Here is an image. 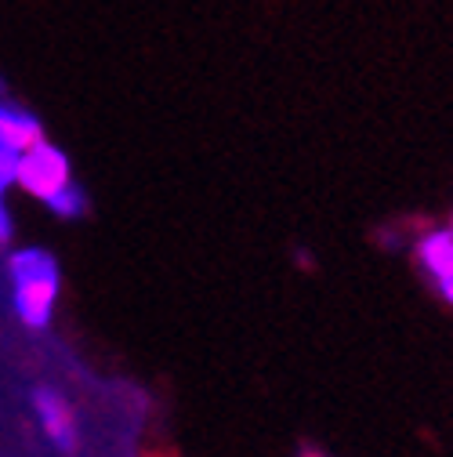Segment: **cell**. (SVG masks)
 <instances>
[{"instance_id": "cell-1", "label": "cell", "mask_w": 453, "mask_h": 457, "mask_svg": "<svg viewBox=\"0 0 453 457\" xmlns=\"http://www.w3.org/2000/svg\"><path fill=\"white\" fill-rule=\"evenodd\" d=\"M8 276H12L15 316L29 330H44L54 320V305H59V291H62L59 258H54L51 251H44V247L12 251Z\"/></svg>"}, {"instance_id": "cell-2", "label": "cell", "mask_w": 453, "mask_h": 457, "mask_svg": "<svg viewBox=\"0 0 453 457\" xmlns=\"http://www.w3.org/2000/svg\"><path fill=\"white\" fill-rule=\"evenodd\" d=\"M73 179V170H70V156L47 142V138H37L33 145H26L19 153V189L37 196V200H47L59 186H66Z\"/></svg>"}, {"instance_id": "cell-3", "label": "cell", "mask_w": 453, "mask_h": 457, "mask_svg": "<svg viewBox=\"0 0 453 457\" xmlns=\"http://www.w3.org/2000/svg\"><path fill=\"white\" fill-rule=\"evenodd\" d=\"M33 414L40 421V432L47 436V443L59 450V453H77L80 450V432H77V418H73V407L66 403V395L51 385H37L33 395Z\"/></svg>"}, {"instance_id": "cell-4", "label": "cell", "mask_w": 453, "mask_h": 457, "mask_svg": "<svg viewBox=\"0 0 453 457\" xmlns=\"http://www.w3.org/2000/svg\"><path fill=\"white\" fill-rule=\"evenodd\" d=\"M37 138H44V128L40 120L33 117L29 109H19V105H8V102H0V145H8V149H26L33 145Z\"/></svg>"}, {"instance_id": "cell-5", "label": "cell", "mask_w": 453, "mask_h": 457, "mask_svg": "<svg viewBox=\"0 0 453 457\" xmlns=\"http://www.w3.org/2000/svg\"><path fill=\"white\" fill-rule=\"evenodd\" d=\"M421 262L435 279H446L453 272V233H435L421 244Z\"/></svg>"}, {"instance_id": "cell-6", "label": "cell", "mask_w": 453, "mask_h": 457, "mask_svg": "<svg viewBox=\"0 0 453 457\" xmlns=\"http://www.w3.org/2000/svg\"><path fill=\"white\" fill-rule=\"evenodd\" d=\"M44 204H47L51 214H59V218H84V214H87V193H84L73 179H70L66 186L54 189Z\"/></svg>"}, {"instance_id": "cell-7", "label": "cell", "mask_w": 453, "mask_h": 457, "mask_svg": "<svg viewBox=\"0 0 453 457\" xmlns=\"http://www.w3.org/2000/svg\"><path fill=\"white\" fill-rule=\"evenodd\" d=\"M19 182V149L0 145V196Z\"/></svg>"}, {"instance_id": "cell-8", "label": "cell", "mask_w": 453, "mask_h": 457, "mask_svg": "<svg viewBox=\"0 0 453 457\" xmlns=\"http://www.w3.org/2000/svg\"><path fill=\"white\" fill-rule=\"evenodd\" d=\"M12 233H15V221H12V211H8L4 196H0V244H8Z\"/></svg>"}, {"instance_id": "cell-9", "label": "cell", "mask_w": 453, "mask_h": 457, "mask_svg": "<svg viewBox=\"0 0 453 457\" xmlns=\"http://www.w3.org/2000/svg\"><path fill=\"white\" fill-rule=\"evenodd\" d=\"M439 283H442V295H446V298L453 302V272H449L446 279H439Z\"/></svg>"}]
</instances>
